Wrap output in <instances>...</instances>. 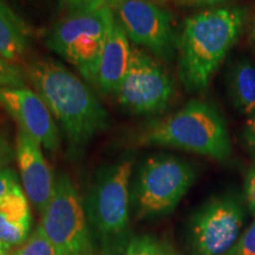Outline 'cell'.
I'll return each mask as SVG.
<instances>
[{
	"mask_svg": "<svg viewBox=\"0 0 255 255\" xmlns=\"http://www.w3.org/2000/svg\"><path fill=\"white\" fill-rule=\"evenodd\" d=\"M36 92L63 128L71 154H78L109 127V115L95 92L66 66L51 58L32 62L26 70Z\"/></svg>",
	"mask_w": 255,
	"mask_h": 255,
	"instance_id": "cell-1",
	"label": "cell"
},
{
	"mask_svg": "<svg viewBox=\"0 0 255 255\" xmlns=\"http://www.w3.org/2000/svg\"><path fill=\"white\" fill-rule=\"evenodd\" d=\"M247 20L239 6L212 7L184 21L177 38L178 75L190 94H203L215 72L240 39Z\"/></svg>",
	"mask_w": 255,
	"mask_h": 255,
	"instance_id": "cell-2",
	"label": "cell"
},
{
	"mask_svg": "<svg viewBox=\"0 0 255 255\" xmlns=\"http://www.w3.org/2000/svg\"><path fill=\"white\" fill-rule=\"evenodd\" d=\"M138 145L169 146L226 161L232 152L231 136L221 113L212 103L193 100L182 109L155 120L138 130Z\"/></svg>",
	"mask_w": 255,
	"mask_h": 255,
	"instance_id": "cell-3",
	"label": "cell"
},
{
	"mask_svg": "<svg viewBox=\"0 0 255 255\" xmlns=\"http://www.w3.org/2000/svg\"><path fill=\"white\" fill-rule=\"evenodd\" d=\"M131 156L117 159L98 173L84 205L91 233L108 253L126 250L129 225Z\"/></svg>",
	"mask_w": 255,
	"mask_h": 255,
	"instance_id": "cell-4",
	"label": "cell"
},
{
	"mask_svg": "<svg viewBox=\"0 0 255 255\" xmlns=\"http://www.w3.org/2000/svg\"><path fill=\"white\" fill-rule=\"evenodd\" d=\"M115 20V11L110 7L68 14L50 32L46 45L95 85L102 53Z\"/></svg>",
	"mask_w": 255,
	"mask_h": 255,
	"instance_id": "cell-5",
	"label": "cell"
},
{
	"mask_svg": "<svg viewBox=\"0 0 255 255\" xmlns=\"http://www.w3.org/2000/svg\"><path fill=\"white\" fill-rule=\"evenodd\" d=\"M195 169L189 162L171 155H155L139 168L133 203L139 218L169 214L176 208L195 182Z\"/></svg>",
	"mask_w": 255,
	"mask_h": 255,
	"instance_id": "cell-6",
	"label": "cell"
},
{
	"mask_svg": "<svg viewBox=\"0 0 255 255\" xmlns=\"http://www.w3.org/2000/svg\"><path fill=\"white\" fill-rule=\"evenodd\" d=\"M39 228L57 255H91L90 228L75 184L64 173L55 177L51 200L41 213Z\"/></svg>",
	"mask_w": 255,
	"mask_h": 255,
	"instance_id": "cell-7",
	"label": "cell"
},
{
	"mask_svg": "<svg viewBox=\"0 0 255 255\" xmlns=\"http://www.w3.org/2000/svg\"><path fill=\"white\" fill-rule=\"evenodd\" d=\"M174 95V81L144 50L132 46L129 69L114 92L123 109L139 116L158 115L167 109Z\"/></svg>",
	"mask_w": 255,
	"mask_h": 255,
	"instance_id": "cell-8",
	"label": "cell"
},
{
	"mask_svg": "<svg viewBox=\"0 0 255 255\" xmlns=\"http://www.w3.org/2000/svg\"><path fill=\"white\" fill-rule=\"evenodd\" d=\"M245 210L235 196L207 201L189 222L188 244L193 255H231L240 239Z\"/></svg>",
	"mask_w": 255,
	"mask_h": 255,
	"instance_id": "cell-9",
	"label": "cell"
},
{
	"mask_svg": "<svg viewBox=\"0 0 255 255\" xmlns=\"http://www.w3.org/2000/svg\"><path fill=\"white\" fill-rule=\"evenodd\" d=\"M128 38L162 59H170L177 47L173 18L150 0H121L114 8Z\"/></svg>",
	"mask_w": 255,
	"mask_h": 255,
	"instance_id": "cell-10",
	"label": "cell"
},
{
	"mask_svg": "<svg viewBox=\"0 0 255 255\" xmlns=\"http://www.w3.org/2000/svg\"><path fill=\"white\" fill-rule=\"evenodd\" d=\"M0 104L27 133L46 150L59 149L60 137L56 120L43 98L27 87L0 88Z\"/></svg>",
	"mask_w": 255,
	"mask_h": 255,
	"instance_id": "cell-11",
	"label": "cell"
},
{
	"mask_svg": "<svg viewBox=\"0 0 255 255\" xmlns=\"http://www.w3.org/2000/svg\"><path fill=\"white\" fill-rule=\"evenodd\" d=\"M15 158L27 199L43 213L52 196L55 177L41 152V145L21 130L17 136Z\"/></svg>",
	"mask_w": 255,
	"mask_h": 255,
	"instance_id": "cell-12",
	"label": "cell"
},
{
	"mask_svg": "<svg viewBox=\"0 0 255 255\" xmlns=\"http://www.w3.org/2000/svg\"><path fill=\"white\" fill-rule=\"evenodd\" d=\"M131 51L129 38L116 18L102 53L95 83L103 94L114 95L119 88L129 69Z\"/></svg>",
	"mask_w": 255,
	"mask_h": 255,
	"instance_id": "cell-13",
	"label": "cell"
},
{
	"mask_svg": "<svg viewBox=\"0 0 255 255\" xmlns=\"http://www.w3.org/2000/svg\"><path fill=\"white\" fill-rule=\"evenodd\" d=\"M31 210L19 183L0 203V241L9 247L20 246L30 237Z\"/></svg>",
	"mask_w": 255,
	"mask_h": 255,
	"instance_id": "cell-14",
	"label": "cell"
},
{
	"mask_svg": "<svg viewBox=\"0 0 255 255\" xmlns=\"http://www.w3.org/2000/svg\"><path fill=\"white\" fill-rule=\"evenodd\" d=\"M30 37L27 24L0 0V56L18 65L30 45Z\"/></svg>",
	"mask_w": 255,
	"mask_h": 255,
	"instance_id": "cell-15",
	"label": "cell"
},
{
	"mask_svg": "<svg viewBox=\"0 0 255 255\" xmlns=\"http://www.w3.org/2000/svg\"><path fill=\"white\" fill-rule=\"evenodd\" d=\"M228 92L239 113L247 117L255 113V64L246 57L234 62L229 70Z\"/></svg>",
	"mask_w": 255,
	"mask_h": 255,
	"instance_id": "cell-16",
	"label": "cell"
},
{
	"mask_svg": "<svg viewBox=\"0 0 255 255\" xmlns=\"http://www.w3.org/2000/svg\"><path fill=\"white\" fill-rule=\"evenodd\" d=\"M12 255H57L41 229L38 227Z\"/></svg>",
	"mask_w": 255,
	"mask_h": 255,
	"instance_id": "cell-17",
	"label": "cell"
},
{
	"mask_svg": "<svg viewBox=\"0 0 255 255\" xmlns=\"http://www.w3.org/2000/svg\"><path fill=\"white\" fill-rule=\"evenodd\" d=\"M121 0H60V6L68 14L84 13L105 7L115 8Z\"/></svg>",
	"mask_w": 255,
	"mask_h": 255,
	"instance_id": "cell-18",
	"label": "cell"
},
{
	"mask_svg": "<svg viewBox=\"0 0 255 255\" xmlns=\"http://www.w3.org/2000/svg\"><path fill=\"white\" fill-rule=\"evenodd\" d=\"M26 73L17 64H13L0 56V88L25 87Z\"/></svg>",
	"mask_w": 255,
	"mask_h": 255,
	"instance_id": "cell-19",
	"label": "cell"
},
{
	"mask_svg": "<svg viewBox=\"0 0 255 255\" xmlns=\"http://www.w3.org/2000/svg\"><path fill=\"white\" fill-rule=\"evenodd\" d=\"M159 242L149 235L130 239L123 255H158Z\"/></svg>",
	"mask_w": 255,
	"mask_h": 255,
	"instance_id": "cell-20",
	"label": "cell"
},
{
	"mask_svg": "<svg viewBox=\"0 0 255 255\" xmlns=\"http://www.w3.org/2000/svg\"><path fill=\"white\" fill-rule=\"evenodd\" d=\"M231 255H255V220L239 239Z\"/></svg>",
	"mask_w": 255,
	"mask_h": 255,
	"instance_id": "cell-21",
	"label": "cell"
},
{
	"mask_svg": "<svg viewBox=\"0 0 255 255\" xmlns=\"http://www.w3.org/2000/svg\"><path fill=\"white\" fill-rule=\"evenodd\" d=\"M18 183L17 173L13 169L5 168L0 171V203Z\"/></svg>",
	"mask_w": 255,
	"mask_h": 255,
	"instance_id": "cell-22",
	"label": "cell"
},
{
	"mask_svg": "<svg viewBox=\"0 0 255 255\" xmlns=\"http://www.w3.org/2000/svg\"><path fill=\"white\" fill-rule=\"evenodd\" d=\"M242 141L247 150L255 158V113L248 116L246 123L242 128Z\"/></svg>",
	"mask_w": 255,
	"mask_h": 255,
	"instance_id": "cell-23",
	"label": "cell"
},
{
	"mask_svg": "<svg viewBox=\"0 0 255 255\" xmlns=\"http://www.w3.org/2000/svg\"><path fill=\"white\" fill-rule=\"evenodd\" d=\"M15 157V150L4 133L0 131V171L7 168V165Z\"/></svg>",
	"mask_w": 255,
	"mask_h": 255,
	"instance_id": "cell-24",
	"label": "cell"
},
{
	"mask_svg": "<svg viewBox=\"0 0 255 255\" xmlns=\"http://www.w3.org/2000/svg\"><path fill=\"white\" fill-rule=\"evenodd\" d=\"M245 191H246V201L248 208L252 214L255 216V163L248 170L245 182Z\"/></svg>",
	"mask_w": 255,
	"mask_h": 255,
	"instance_id": "cell-25",
	"label": "cell"
},
{
	"mask_svg": "<svg viewBox=\"0 0 255 255\" xmlns=\"http://www.w3.org/2000/svg\"><path fill=\"white\" fill-rule=\"evenodd\" d=\"M181 1L186 2V4L190 5H197V6H213V5H219L222 2L227 1V0H181Z\"/></svg>",
	"mask_w": 255,
	"mask_h": 255,
	"instance_id": "cell-26",
	"label": "cell"
},
{
	"mask_svg": "<svg viewBox=\"0 0 255 255\" xmlns=\"http://www.w3.org/2000/svg\"><path fill=\"white\" fill-rule=\"evenodd\" d=\"M158 255H180L175 251V248L168 241L159 242V254Z\"/></svg>",
	"mask_w": 255,
	"mask_h": 255,
	"instance_id": "cell-27",
	"label": "cell"
},
{
	"mask_svg": "<svg viewBox=\"0 0 255 255\" xmlns=\"http://www.w3.org/2000/svg\"><path fill=\"white\" fill-rule=\"evenodd\" d=\"M248 37H250L251 43L255 45V11L253 15H252L250 21V28H248Z\"/></svg>",
	"mask_w": 255,
	"mask_h": 255,
	"instance_id": "cell-28",
	"label": "cell"
},
{
	"mask_svg": "<svg viewBox=\"0 0 255 255\" xmlns=\"http://www.w3.org/2000/svg\"><path fill=\"white\" fill-rule=\"evenodd\" d=\"M9 246L0 241V255H9Z\"/></svg>",
	"mask_w": 255,
	"mask_h": 255,
	"instance_id": "cell-29",
	"label": "cell"
},
{
	"mask_svg": "<svg viewBox=\"0 0 255 255\" xmlns=\"http://www.w3.org/2000/svg\"><path fill=\"white\" fill-rule=\"evenodd\" d=\"M97 255H109V254H97Z\"/></svg>",
	"mask_w": 255,
	"mask_h": 255,
	"instance_id": "cell-30",
	"label": "cell"
}]
</instances>
